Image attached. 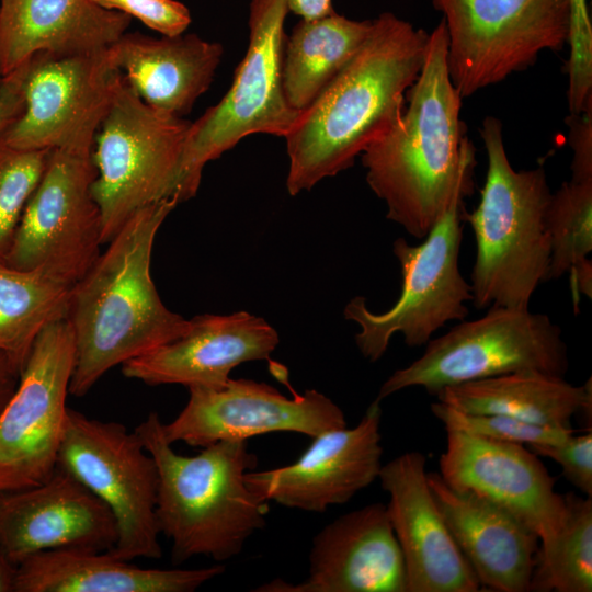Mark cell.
<instances>
[{"label":"cell","instance_id":"6da1fadb","mask_svg":"<svg viewBox=\"0 0 592 592\" xmlns=\"http://www.w3.org/2000/svg\"><path fill=\"white\" fill-rule=\"evenodd\" d=\"M429 33L390 12L373 20L352 59L285 136L291 195L352 167L400 119L426 54Z\"/></svg>","mask_w":592,"mask_h":592},{"label":"cell","instance_id":"7a4b0ae2","mask_svg":"<svg viewBox=\"0 0 592 592\" xmlns=\"http://www.w3.org/2000/svg\"><path fill=\"white\" fill-rule=\"evenodd\" d=\"M442 19L429 34L422 69L406 94L399 122L362 153L366 182L385 202L387 219L424 239L460 181L474 172L476 151L460 119L462 95L446 61Z\"/></svg>","mask_w":592,"mask_h":592},{"label":"cell","instance_id":"3957f363","mask_svg":"<svg viewBox=\"0 0 592 592\" xmlns=\"http://www.w3.org/2000/svg\"><path fill=\"white\" fill-rule=\"evenodd\" d=\"M178 204L166 198L134 213L73 285L67 315L76 345L69 394L84 396L109 369L190 329V320L164 306L150 274L156 235Z\"/></svg>","mask_w":592,"mask_h":592},{"label":"cell","instance_id":"277c9868","mask_svg":"<svg viewBox=\"0 0 592 592\" xmlns=\"http://www.w3.org/2000/svg\"><path fill=\"white\" fill-rule=\"evenodd\" d=\"M162 424L151 412L134 431L157 465L156 517L160 534L172 543V562L195 556L230 560L266 523V501L244 480L258 458L244 440L219 441L196 455H180L166 440Z\"/></svg>","mask_w":592,"mask_h":592},{"label":"cell","instance_id":"5b68a950","mask_svg":"<svg viewBox=\"0 0 592 592\" xmlns=\"http://www.w3.org/2000/svg\"><path fill=\"white\" fill-rule=\"evenodd\" d=\"M480 136L488 159L486 182L476 209L463 213L476 240L471 303L477 309L528 308L549 266L545 214L551 193L546 172L543 167L514 170L500 119L487 116Z\"/></svg>","mask_w":592,"mask_h":592},{"label":"cell","instance_id":"8992f818","mask_svg":"<svg viewBox=\"0 0 592 592\" xmlns=\"http://www.w3.org/2000/svg\"><path fill=\"white\" fill-rule=\"evenodd\" d=\"M473 174L460 181L447 209L420 244H410L405 238L394 241L402 276L394 306L376 314L367 308L365 297L355 296L346 304L344 318L358 325L355 343L366 360L378 361L396 333L407 345L420 346L447 322L468 316L471 289L459 271V250L463 201L473 193Z\"/></svg>","mask_w":592,"mask_h":592},{"label":"cell","instance_id":"52a82bcc","mask_svg":"<svg viewBox=\"0 0 592 592\" xmlns=\"http://www.w3.org/2000/svg\"><path fill=\"white\" fill-rule=\"evenodd\" d=\"M288 0H251L249 44L224 98L191 122L180 164L175 197L195 196L205 164L252 134L285 137L300 113L282 84L284 22Z\"/></svg>","mask_w":592,"mask_h":592},{"label":"cell","instance_id":"ba28073f","mask_svg":"<svg viewBox=\"0 0 592 592\" xmlns=\"http://www.w3.org/2000/svg\"><path fill=\"white\" fill-rule=\"evenodd\" d=\"M190 125L145 103L123 78L92 151L91 193L101 214L102 243L141 207L175 198Z\"/></svg>","mask_w":592,"mask_h":592},{"label":"cell","instance_id":"9c48e42d","mask_svg":"<svg viewBox=\"0 0 592 592\" xmlns=\"http://www.w3.org/2000/svg\"><path fill=\"white\" fill-rule=\"evenodd\" d=\"M568 367L561 329L547 315L490 306L482 317L431 339L419 358L384 382L375 400L410 387L435 396L448 386L521 369L563 376Z\"/></svg>","mask_w":592,"mask_h":592},{"label":"cell","instance_id":"30bf717a","mask_svg":"<svg viewBox=\"0 0 592 592\" xmlns=\"http://www.w3.org/2000/svg\"><path fill=\"white\" fill-rule=\"evenodd\" d=\"M443 13L447 68L462 98L497 84L568 43L569 0H431Z\"/></svg>","mask_w":592,"mask_h":592},{"label":"cell","instance_id":"8fae6325","mask_svg":"<svg viewBox=\"0 0 592 592\" xmlns=\"http://www.w3.org/2000/svg\"><path fill=\"white\" fill-rule=\"evenodd\" d=\"M57 466L111 510L117 538L107 551L127 561L162 556L156 517L158 469L135 431L68 408Z\"/></svg>","mask_w":592,"mask_h":592},{"label":"cell","instance_id":"7c38bea8","mask_svg":"<svg viewBox=\"0 0 592 592\" xmlns=\"http://www.w3.org/2000/svg\"><path fill=\"white\" fill-rule=\"evenodd\" d=\"M75 357L67 318L48 325L36 338L0 412V493L41 485L55 471Z\"/></svg>","mask_w":592,"mask_h":592},{"label":"cell","instance_id":"4fadbf2b","mask_svg":"<svg viewBox=\"0 0 592 592\" xmlns=\"http://www.w3.org/2000/svg\"><path fill=\"white\" fill-rule=\"evenodd\" d=\"M122 81L106 49L64 56L37 53L30 58L22 112L0 141L20 150L92 153Z\"/></svg>","mask_w":592,"mask_h":592},{"label":"cell","instance_id":"5bb4252c","mask_svg":"<svg viewBox=\"0 0 592 592\" xmlns=\"http://www.w3.org/2000/svg\"><path fill=\"white\" fill-rule=\"evenodd\" d=\"M92 153L53 150L2 264L45 269L73 284L100 255L102 224Z\"/></svg>","mask_w":592,"mask_h":592},{"label":"cell","instance_id":"9a60e30c","mask_svg":"<svg viewBox=\"0 0 592 592\" xmlns=\"http://www.w3.org/2000/svg\"><path fill=\"white\" fill-rule=\"evenodd\" d=\"M190 397L175 419L162 424L166 440L205 447L272 432H295L311 439L346 426L341 408L316 389L286 397L273 386L231 379L220 388L189 387Z\"/></svg>","mask_w":592,"mask_h":592},{"label":"cell","instance_id":"2e32d148","mask_svg":"<svg viewBox=\"0 0 592 592\" xmlns=\"http://www.w3.org/2000/svg\"><path fill=\"white\" fill-rule=\"evenodd\" d=\"M440 476L454 490L469 492L503 508L548 547L566 517V498L556 479L525 445L503 443L446 430Z\"/></svg>","mask_w":592,"mask_h":592},{"label":"cell","instance_id":"e0dca14e","mask_svg":"<svg viewBox=\"0 0 592 592\" xmlns=\"http://www.w3.org/2000/svg\"><path fill=\"white\" fill-rule=\"evenodd\" d=\"M380 401L375 400L354 428L312 437L293 464L248 471L247 486L261 499L289 509L325 512L350 501L378 478L382 468Z\"/></svg>","mask_w":592,"mask_h":592},{"label":"cell","instance_id":"ac0fdd59","mask_svg":"<svg viewBox=\"0 0 592 592\" xmlns=\"http://www.w3.org/2000/svg\"><path fill=\"white\" fill-rule=\"evenodd\" d=\"M116 538L111 510L58 466L41 485L0 493V546L15 566L46 550L106 551Z\"/></svg>","mask_w":592,"mask_h":592},{"label":"cell","instance_id":"d6986e66","mask_svg":"<svg viewBox=\"0 0 592 592\" xmlns=\"http://www.w3.org/2000/svg\"><path fill=\"white\" fill-rule=\"evenodd\" d=\"M377 479L389 496L386 506L405 560L407 592L480 591L429 487L425 456L403 453L382 465Z\"/></svg>","mask_w":592,"mask_h":592},{"label":"cell","instance_id":"ffe728a7","mask_svg":"<svg viewBox=\"0 0 592 592\" xmlns=\"http://www.w3.org/2000/svg\"><path fill=\"white\" fill-rule=\"evenodd\" d=\"M257 592H407L403 556L387 506L348 512L312 538L308 577L293 584L274 579Z\"/></svg>","mask_w":592,"mask_h":592},{"label":"cell","instance_id":"44dd1931","mask_svg":"<svg viewBox=\"0 0 592 592\" xmlns=\"http://www.w3.org/2000/svg\"><path fill=\"white\" fill-rule=\"evenodd\" d=\"M182 337L122 364L125 377L150 386L180 384L217 389L238 365L269 360L277 331L248 311L200 315Z\"/></svg>","mask_w":592,"mask_h":592},{"label":"cell","instance_id":"7402d4cb","mask_svg":"<svg viewBox=\"0 0 592 592\" xmlns=\"http://www.w3.org/2000/svg\"><path fill=\"white\" fill-rule=\"evenodd\" d=\"M437 508L481 588L527 592L538 536L513 514L481 497L451 488L428 473Z\"/></svg>","mask_w":592,"mask_h":592},{"label":"cell","instance_id":"603a6c76","mask_svg":"<svg viewBox=\"0 0 592 592\" xmlns=\"http://www.w3.org/2000/svg\"><path fill=\"white\" fill-rule=\"evenodd\" d=\"M224 48L194 33L152 37L125 32L106 48L110 64L148 105L182 117L209 88Z\"/></svg>","mask_w":592,"mask_h":592},{"label":"cell","instance_id":"cb8c5ba5","mask_svg":"<svg viewBox=\"0 0 592 592\" xmlns=\"http://www.w3.org/2000/svg\"><path fill=\"white\" fill-rule=\"evenodd\" d=\"M130 21L93 0H0L2 75L42 52L64 56L104 50Z\"/></svg>","mask_w":592,"mask_h":592},{"label":"cell","instance_id":"d4e9b609","mask_svg":"<svg viewBox=\"0 0 592 592\" xmlns=\"http://www.w3.org/2000/svg\"><path fill=\"white\" fill-rule=\"evenodd\" d=\"M225 569L141 568L107 550L56 549L16 566L14 592H193Z\"/></svg>","mask_w":592,"mask_h":592},{"label":"cell","instance_id":"484cf974","mask_svg":"<svg viewBox=\"0 0 592 592\" xmlns=\"http://www.w3.org/2000/svg\"><path fill=\"white\" fill-rule=\"evenodd\" d=\"M435 397L467 413L501 414L551 428L572 430V418L592 408L591 377L574 386L563 376L521 369L441 389Z\"/></svg>","mask_w":592,"mask_h":592},{"label":"cell","instance_id":"4316f807","mask_svg":"<svg viewBox=\"0 0 592 592\" xmlns=\"http://www.w3.org/2000/svg\"><path fill=\"white\" fill-rule=\"evenodd\" d=\"M372 23L333 12L293 27L282 62L283 90L293 110L301 113L317 99L358 50Z\"/></svg>","mask_w":592,"mask_h":592},{"label":"cell","instance_id":"83f0119b","mask_svg":"<svg viewBox=\"0 0 592 592\" xmlns=\"http://www.w3.org/2000/svg\"><path fill=\"white\" fill-rule=\"evenodd\" d=\"M73 285L42 267L0 263V352L20 372L43 329L67 318Z\"/></svg>","mask_w":592,"mask_h":592},{"label":"cell","instance_id":"f1b7e54d","mask_svg":"<svg viewBox=\"0 0 592 592\" xmlns=\"http://www.w3.org/2000/svg\"><path fill=\"white\" fill-rule=\"evenodd\" d=\"M565 498V521L554 542L538 547L530 591H592V498Z\"/></svg>","mask_w":592,"mask_h":592},{"label":"cell","instance_id":"f546056e","mask_svg":"<svg viewBox=\"0 0 592 592\" xmlns=\"http://www.w3.org/2000/svg\"><path fill=\"white\" fill-rule=\"evenodd\" d=\"M545 227L550 257L546 281L557 280L592 251V181L563 182L550 195Z\"/></svg>","mask_w":592,"mask_h":592},{"label":"cell","instance_id":"4dcf8cb0","mask_svg":"<svg viewBox=\"0 0 592 592\" xmlns=\"http://www.w3.org/2000/svg\"><path fill=\"white\" fill-rule=\"evenodd\" d=\"M53 150H20L0 141V263Z\"/></svg>","mask_w":592,"mask_h":592},{"label":"cell","instance_id":"1f68e13d","mask_svg":"<svg viewBox=\"0 0 592 592\" xmlns=\"http://www.w3.org/2000/svg\"><path fill=\"white\" fill-rule=\"evenodd\" d=\"M432 413L445 430H456L485 439L521 444H555L563 441L573 430L540 425L501 414L467 413L443 402L431 406Z\"/></svg>","mask_w":592,"mask_h":592},{"label":"cell","instance_id":"d6a6232c","mask_svg":"<svg viewBox=\"0 0 592 592\" xmlns=\"http://www.w3.org/2000/svg\"><path fill=\"white\" fill-rule=\"evenodd\" d=\"M570 54L567 64V100L570 114L592 110V23L587 0H569Z\"/></svg>","mask_w":592,"mask_h":592},{"label":"cell","instance_id":"836d02e7","mask_svg":"<svg viewBox=\"0 0 592 592\" xmlns=\"http://www.w3.org/2000/svg\"><path fill=\"white\" fill-rule=\"evenodd\" d=\"M98 5L136 18L164 36L184 33L192 22L190 10L177 0H93Z\"/></svg>","mask_w":592,"mask_h":592},{"label":"cell","instance_id":"e575fe53","mask_svg":"<svg viewBox=\"0 0 592 592\" xmlns=\"http://www.w3.org/2000/svg\"><path fill=\"white\" fill-rule=\"evenodd\" d=\"M537 456L556 462L563 477L587 497L592 498V432L577 435L555 444L527 446Z\"/></svg>","mask_w":592,"mask_h":592},{"label":"cell","instance_id":"d590c367","mask_svg":"<svg viewBox=\"0 0 592 592\" xmlns=\"http://www.w3.org/2000/svg\"><path fill=\"white\" fill-rule=\"evenodd\" d=\"M569 144L573 150L571 180L592 181V110L568 117Z\"/></svg>","mask_w":592,"mask_h":592},{"label":"cell","instance_id":"8d00e7d4","mask_svg":"<svg viewBox=\"0 0 592 592\" xmlns=\"http://www.w3.org/2000/svg\"><path fill=\"white\" fill-rule=\"evenodd\" d=\"M30 59L3 77L0 86V140L8 127L20 115L24 104V81Z\"/></svg>","mask_w":592,"mask_h":592},{"label":"cell","instance_id":"74e56055","mask_svg":"<svg viewBox=\"0 0 592 592\" xmlns=\"http://www.w3.org/2000/svg\"><path fill=\"white\" fill-rule=\"evenodd\" d=\"M569 283L574 304L580 301V295L591 298L592 295V262L587 259L573 265L569 272Z\"/></svg>","mask_w":592,"mask_h":592},{"label":"cell","instance_id":"f35d334b","mask_svg":"<svg viewBox=\"0 0 592 592\" xmlns=\"http://www.w3.org/2000/svg\"><path fill=\"white\" fill-rule=\"evenodd\" d=\"M19 377L20 369L0 352V412L15 390Z\"/></svg>","mask_w":592,"mask_h":592},{"label":"cell","instance_id":"ab89813d","mask_svg":"<svg viewBox=\"0 0 592 592\" xmlns=\"http://www.w3.org/2000/svg\"><path fill=\"white\" fill-rule=\"evenodd\" d=\"M288 10L305 20L318 19L335 12L332 0H288Z\"/></svg>","mask_w":592,"mask_h":592},{"label":"cell","instance_id":"60d3db41","mask_svg":"<svg viewBox=\"0 0 592 592\" xmlns=\"http://www.w3.org/2000/svg\"><path fill=\"white\" fill-rule=\"evenodd\" d=\"M16 566L0 546V592H14Z\"/></svg>","mask_w":592,"mask_h":592},{"label":"cell","instance_id":"b9f144b4","mask_svg":"<svg viewBox=\"0 0 592 592\" xmlns=\"http://www.w3.org/2000/svg\"><path fill=\"white\" fill-rule=\"evenodd\" d=\"M2 80H3V75H2V71H1V68H0V86L2 83Z\"/></svg>","mask_w":592,"mask_h":592}]
</instances>
